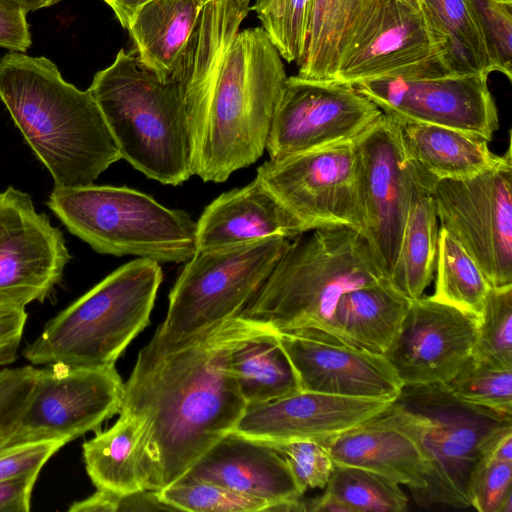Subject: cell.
<instances>
[{
  "mask_svg": "<svg viewBox=\"0 0 512 512\" xmlns=\"http://www.w3.org/2000/svg\"><path fill=\"white\" fill-rule=\"evenodd\" d=\"M250 9L282 59L298 65L306 47L310 0H254Z\"/></svg>",
  "mask_w": 512,
  "mask_h": 512,
  "instance_id": "cell-35",
  "label": "cell"
},
{
  "mask_svg": "<svg viewBox=\"0 0 512 512\" xmlns=\"http://www.w3.org/2000/svg\"><path fill=\"white\" fill-rule=\"evenodd\" d=\"M325 492L347 512H401L408 506V498L399 484L355 466L334 464Z\"/></svg>",
  "mask_w": 512,
  "mask_h": 512,
  "instance_id": "cell-33",
  "label": "cell"
},
{
  "mask_svg": "<svg viewBox=\"0 0 512 512\" xmlns=\"http://www.w3.org/2000/svg\"><path fill=\"white\" fill-rule=\"evenodd\" d=\"M241 7L250 10L251 0H235Z\"/></svg>",
  "mask_w": 512,
  "mask_h": 512,
  "instance_id": "cell-50",
  "label": "cell"
},
{
  "mask_svg": "<svg viewBox=\"0 0 512 512\" xmlns=\"http://www.w3.org/2000/svg\"><path fill=\"white\" fill-rule=\"evenodd\" d=\"M289 244V239L275 236L196 250L176 279L166 317L152 338L175 343L238 316Z\"/></svg>",
  "mask_w": 512,
  "mask_h": 512,
  "instance_id": "cell-9",
  "label": "cell"
},
{
  "mask_svg": "<svg viewBox=\"0 0 512 512\" xmlns=\"http://www.w3.org/2000/svg\"><path fill=\"white\" fill-rule=\"evenodd\" d=\"M355 144L360 163L364 237L389 277L411 201L412 160L398 121L384 113Z\"/></svg>",
  "mask_w": 512,
  "mask_h": 512,
  "instance_id": "cell-16",
  "label": "cell"
},
{
  "mask_svg": "<svg viewBox=\"0 0 512 512\" xmlns=\"http://www.w3.org/2000/svg\"><path fill=\"white\" fill-rule=\"evenodd\" d=\"M67 443L59 439L31 441L0 449V481L40 474L43 466Z\"/></svg>",
  "mask_w": 512,
  "mask_h": 512,
  "instance_id": "cell-42",
  "label": "cell"
},
{
  "mask_svg": "<svg viewBox=\"0 0 512 512\" xmlns=\"http://www.w3.org/2000/svg\"><path fill=\"white\" fill-rule=\"evenodd\" d=\"M310 232L290 242L239 316L275 332L339 343L332 317L341 296L389 277L359 231L337 226Z\"/></svg>",
  "mask_w": 512,
  "mask_h": 512,
  "instance_id": "cell-4",
  "label": "cell"
},
{
  "mask_svg": "<svg viewBox=\"0 0 512 512\" xmlns=\"http://www.w3.org/2000/svg\"><path fill=\"white\" fill-rule=\"evenodd\" d=\"M453 75L447 41L417 0H361L340 41L334 82Z\"/></svg>",
  "mask_w": 512,
  "mask_h": 512,
  "instance_id": "cell-8",
  "label": "cell"
},
{
  "mask_svg": "<svg viewBox=\"0 0 512 512\" xmlns=\"http://www.w3.org/2000/svg\"><path fill=\"white\" fill-rule=\"evenodd\" d=\"M446 387L460 401L512 417V370L486 366L471 358Z\"/></svg>",
  "mask_w": 512,
  "mask_h": 512,
  "instance_id": "cell-37",
  "label": "cell"
},
{
  "mask_svg": "<svg viewBox=\"0 0 512 512\" xmlns=\"http://www.w3.org/2000/svg\"><path fill=\"white\" fill-rule=\"evenodd\" d=\"M411 300L389 278L343 294L332 317L337 341L384 355L400 333Z\"/></svg>",
  "mask_w": 512,
  "mask_h": 512,
  "instance_id": "cell-24",
  "label": "cell"
},
{
  "mask_svg": "<svg viewBox=\"0 0 512 512\" xmlns=\"http://www.w3.org/2000/svg\"><path fill=\"white\" fill-rule=\"evenodd\" d=\"M256 177L305 233L350 227L364 235L360 163L355 141L265 161Z\"/></svg>",
  "mask_w": 512,
  "mask_h": 512,
  "instance_id": "cell-11",
  "label": "cell"
},
{
  "mask_svg": "<svg viewBox=\"0 0 512 512\" xmlns=\"http://www.w3.org/2000/svg\"><path fill=\"white\" fill-rule=\"evenodd\" d=\"M471 358L486 366L512 370V284L490 287Z\"/></svg>",
  "mask_w": 512,
  "mask_h": 512,
  "instance_id": "cell-34",
  "label": "cell"
},
{
  "mask_svg": "<svg viewBox=\"0 0 512 512\" xmlns=\"http://www.w3.org/2000/svg\"><path fill=\"white\" fill-rule=\"evenodd\" d=\"M432 297L479 320L490 284L474 259L446 231L440 229Z\"/></svg>",
  "mask_w": 512,
  "mask_h": 512,
  "instance_id": "cell-31",
  "label": "cell"
},
{
  "mask_svg": "<svg viewBox=\"0 0 512 512\" xmlns=\"http://www.w3.org/2000/svg\"><path fill=\"white\" fill-rule=\"evenodd\" d=\"M39 474L0 481V512H28Z\"/></svg>",
  "mask_w": 512,
  "mask_h": 512,
  "instance_id": "cell-46",
  "label": "cell"
},
{
  "mask_svg": "<svg viewBox=\"0 0 512 512\" xmlns=\"http://www.w3.org/2000/svg\"><path fill=\"white\" fill-rule=\"evenodd\" d=\"M512 462L478 458L468 482L470 507L480 512H512Z\"/></svg>",
  "mask_w": 512,
  "mask_h": 512,
  "instance_id": "cell-38",
  "label": "cell"
},
{
  "mask_svg": "<svg viewBox=\"0 0 512 512\" xmlns=\"http://www.w3.org/2000/svg\"><path fill=\"white\" fill-rule=\"evenodd\" d=\"M0 100L54 187L92 184L121 159L89 90L64 80L44 56L5 54L0 59Z\"/></svg>",
  "mask_w": 512,
  "mask_h": 512,
  "instance_id": "cell-3",
  "label": "cell"
},
{
  "mask_svg": "<svg viewBox=\"0 0 512 512\" xmlns=\"http://www.w3.org/2000/svg\"><path fill=\"white\" fill-rule=\"evenodd\" d=\"M287 462L299 487L325 488L334 468L327 449L317 440L268 442Z\"/></svg>",
  "mask_w": 512,
  "mask_h": 512,
  "instance_id": "cell-39",
  "label": "cell"
},
{
  "mask_svg": "<svg viewBox=\"0 0 512 512\" xmlns=\"http://www.w3.org/2000/svg\"><path fill=\"white\" fill-rule=\"evenodd\" d=\"M121 159L146 177L178 186L191 178V141L178 78L160 80L121 49L88 88Z\"/></svg>",
  "mask_w": 512,
  "mask_h": 512,
  "instance_id": "cell-5",
  "label": "cell"
},
{
  "mask_svg": "<svg viewBox=\"0 0 512 512\" xmlns=\"http://www.w3.org/2000/svg\"><path fill=\"white\" fill-rule=\"evenodd\" d=\"M268 329L238 315L175 343L152 338L139 351L124 383L120 412L144 423L142 468L148 490L181 479L233 431L247 403L232 371L231 353Z\"/></svg>",
  "mask_w": 512,
  "mask_h": 512,
  "instance_id": "cell-1",
  "label": "cell"
},
{
  "mask_svg": "<svg viewBox=\"0 0 512 512\" xmlns=\"http://www.w3.org/2000/svg\"><path fill=\"white\" fill-rule=\"evenodd\" d=\"M301 390L395 401L403 386L386 357L295 332H276Z\"/></svg>",
  "mask_w": 512,
  "mask_h": 512,
  "instance_id": "cell-20",
  "label": "cell"
},
{
  "mask_svg": "<svg viewBox=\"0 0 512 512\" xmlns=\"http://www.w3.org/2000/svg\"><path fill=\"white\" fill-rule=\"evenodd\" d=\"M26 9L15 0H0V47L25 53L32 44Z\"/></svg>",
  "mask_w": 512,
  "mask_h": 512,
  "instance_id": "cell-44",
  "label": "cell"
},
{
  "mask_svg": "<svg viewBox=\"0 0 512 512\" xmlns=\"http://www.w3.org/2000/svg\"><path fill=\"white\" fill-rule=\"evenodd\" d=\"M124 382L115 366L55 362L37 368L33 388L9 445L59 439L66 443L100 431L119 414Z\"/></svg>",
  "mask_w": 512,
  "mask_h": 512,
  "instance_id": "cell-13",
  "label": "cell"
},
{
  "mask_svg": "<svg viewBox=\"0 0 512 512\" xmlns=\"http://www.w3.org/2000/svg\"><path fill=\"white\" fill-rule=\"evenodd\" d=\"M197 1L204 6L206 3L213 1V0H197Z\"/></svg>",
  "mask_w": 512,
  "mask_h": 512,
  "instance_id": "cell-51",
  "label": "cell"
},
{
  "mask_svg": "<svg viewBox=\"0 0 512 512\" xmlns=\"http://www.w3.org/2000/svg\"><path fill=\"white\" fill-rule=\"evenodd\" d=\"M19 2L27 12L35 11L41 8L52 6L62 0H15Z\"/></svg>",
  "mask_w": 512,
  "mask_h": 512,
  "instance_id": "cell-49",
  "label": "cell"
},
{
  "mask_svg": "<svg viewBox=\"0 0 512 512\" xmlns=\"http://www.w3.org/2000/svg\"><path fill=\"white\" fill-rule=\"evenodd\" d=\"M26 321L25 309L0 308V369L16 361Z\"/></svg>",
  "mask_w": 512,
  "mask_h": 512,
  "instance_id": "cell-45",
  "label": "cell"
},
{
  "mask_svg": "<svg viewBox=\"0 0 512 512\" xmlns=\"http://www.w3.org/2000/svg\"><path fill=\"white\" fill-rule=\"evenodd\" d=\"M447 41V63L453 75L495 72L473 0H422Z\"/></svg>",
  "mask_w": 512,
  "mask_h": 512,
  "instance_id": "cell-30",
  "label": "cell"
},
{
  "mask_svg": "<svg viewBox=\"0 0 512 512\" xmlns=\"http://www.w3.org/2000/svg\"><path fill=\"white\" fill-rule=\"evenodd\" d=\"M412 168L410 206L389 280L413 300L421 297L432 281L440 227L434 198L436 179L414 161Z\"/></svg>",
  "mask_w": 512,
  "mask_h": 512,
  "instance_id": "cell-26",
  "label": "cell"
},
{
  "mask_svg": "<svg viewBox=\"0 0 512 512\" xmlns=\"http://www.w3.org/2000/svg\"><path fill=\"white\" fill-rule=\"evenodd\" d=\"M71 256L61 230L38 213L29 194L0 191V308L43 302L61 282Z\"/></svg>",
  "mask_w": 512,
  "mask_h": 512,
  "instance_id": "cell-15",
  "label": "cell"
},
{
  "mask_svg": "<svg viewBox=\"0 0 512 512\" xmlns=\"http://www.w3.org/2000/svg\"><path fill=\"white\" fill-rule=\"evenodd\" d=\"M382 114L354 86L287 77L267 137L269 159L355 141Z\"/></svg>",
  "mask_w": 512,
  "mask_h": 512,
  "instance_id": "cell-14",
  "label": "cell"
},
{
  "mask_svg": "<svg viewBox=\"0 0 512 512\" xmlns=\"http://www.w3.org/2000/svg\"><path fill=\"white\" fill-rule=\"evenodd\" d=\"M478 456L488 461L512 462V420L497 424L482 436Z\"/></svg>",
  "mask_w": 512,
  "mask_h": 512,
  "instance_id": "cell-47",
  "label": "cell"
},
{
  "mask_svg": "<svg viewBox=\"0 0 512 512\" xmlns=\"http://www.w3.org/2000/svg\"><path fill=\"white\" fill-rule=\"evenodd\" d=\"M143 421L120 412L108 429L82 444L86 472L97 489L132 493L147 489L142 468Z\"/></svg>",
  "mask_w": 512,
  "mask_h": 512,
  "instance_id": "cell-28",
  "label": "cell"
},
{
  "mask_svg": "<svg viewBox=\"0 0 512 512\" xmlns=\"http://www.w3.org/2000/svg\"><path fill=\"white\" fill-rule=\"evenodd\" d=\"M430 420L398 399L364 422L319 440L335 464L364 468L412 493L426 487L432 470L427 447Z\"/></svg>",
  "mask_w": 512,
  "mask_h": 512,
  "instance_id": "cell-19",
  "label": "cell"
},
{
  "mask_svg": "<svg viewBox=\"0 0 512 512\" xmlns=\"http://www.w3.org/2000/svg\"><path fill=\"white\" fill-rule=\"evenodd\" d=\"M248 12L235 0L206 3L174 77L183 88L192 175L204 182H225L263 155L287 80L264 30H240Z\"/></svg>",
  "mask_w": 512,
  "mask_h": 512,
  "instance_id": "cell-2",
  "label": "cell"
},
{
  "mask_svg": "<svg viewBox=\"0 0 512 512\" xmlns=\"http://www.w3.org/2000/svg\"><path fill=\"white\" fill-rule=\"evenodd\" d=\"M477 327L476 317L422 295L384 356L403 387L446 385L471 359Z\"/></svg>",
  "mask_w": 512,
  "mask_h": 512,
  "instance_id": "cell-18",
  "label": "cell"
},
{
  "mask_svg": "<svg viewBox=\"0 0 512 512\" xmlns=\"http://www.w3.org/2000/svg\"><path fill=\"white\" fill-rule=\"evenodd\" d=\"M177 511L162 501L155 490L118 493L97 489L90 496L73 502L69 512Z\"/></svg>",
  "mask_w": 512,
  "mask_h": 512,
  "instance_id": "cell-43",
  "label": "cell"
},
{
  "mask_svg": "<svg viewBox=\"0 0 512 512\" xmlns=\"http://www.w3.org/2000/svg\"><path fill=\"white\" fill-rule=\"evenodd\" d=\"M162 501L177 511L193 512H257L267 511L271 504L207 481L182 477L158 491Z\"/></svg>",
  "mask_w": 512,
  "mask_h": 512,
  "instance_id": "cell-36",
  "label": "cell"
},
{
  "mask_svg": "<svg viewBox=\"0 0 512 512\" xmlns=\"http://www.w3.org/2000/svg\"><path fill=\"white\" fill-rule=\"evenodd\" d=\"M47 206L101 254L183 263L195 253L196 222L128 187L89 184L51 191Z\"/></svg>",
  "mask_w": 512,
  "mask_h": 512,
  "instance_id": "cell-7",
  "label": "cell"
},
{
  "mask_svg": "<svg viewBox=\"0 0 512 512\" xmlns=\"http://www.w3.org/2000/svg\"><path fill=\"white\" fill-rule=\"evenodd\" d=\"M430 420L427 447L432 470L426 487L412 493L421 507L468 508L467 482L478 460L482 436L503 421L512 420L454 397L446 385L403 387L398 398Z\"/></svg>",
  "mask_w": 512,
  "mask_h": 512,
  "instance_id": "cell-12",
  "label": "cell"
},
{
  "mask_svg": "<svg viewBox=\"0 0 512 512\" xmlns=\"http://www.w3.org/2000/svg\"><path fill=\"white\" fill-rule=\"evenodd\" d=\"M202 9L197 0H150L134 15L127 30L136 56L160 80L174 79Z\"/></svg>",
  "mask_w": 512,
  "mask_h": 512,
  "instance_id": "cell-25",
  "label": "cell"
},
{
  "mask_svg": "<svg viewBox=\"0 0 512 512\" xmlns=\"http://www.w3.org/2000/svg\"><path fill=\"white\" fill-rule=\"evenodd\" d=\"M487 74L385 78L354 87L385 115L458 129L490 141L499 115Z\"/></svg>",
  "mask_w": 512,
  "mask_h": 512,
  "instance_id": "cell-17",
  "label": "cell"
},
{
  "mask_svg": "<svg viewBox=\"0 0 512 512\" xmlns=\"http://www.w3.org/2000/svg\"><path fill=\"white\" fill-rule=\"evenodd\" d=\"M183 477L263 499L270 508L304 495L286 460L268 442L235 432L216 442Z\"/></svg>",
  "mask_w": 512,
  "mask_h": 512,
  "instance_id": "cell-22",
  "label": "cell"
},
{
  "mask_svg": "<svg viewBox=\"0 0 512 512\" xmlns=\"http://www.w3.org/2000/svg\"><path fill=\"white\" fill-rule=\"evenodd\" d=\"M114 12L115 17L125 29L129 27L136 12L150 0H103Z\"/></svg>",
  "mask_w": 512,
  "mask_h": 512,
  "instance_id": "cell-48",
  "label": "cell"
},
{
  "mask_svg": "<svg viewBox=\"0 0 512 512\" xmlns=\"http://www.w3.org/2000/svg\"><path fill=\"white\" fill-rule=\"evenodd\" d=\"M37 368L0 369V449L8 446L30 397Z\"/></svg>",
  "mask_w": 512,
  "mask_h": 512,
  "instance_id": "cell-41",
  "label": "cell"
},
{
  "mask_svg": "<svg viewBox=\"0 0 512 512\" xmlns=\"http://www.w3.org/2000/svg\"><path fill=\"white\" fill-rule=\"evenodd\" d=\"M495 72L512 80V0H473Z\"/></svg>",
  "mask_w": 512,
  "mask_h": 512,
  "instance_id": "cell-40",
  "label": "cell"
},
{
  "mask_svg": "<svg viewBox=\"0 0 512 512\" xmlns=\"http://www.w3.org/2000/svg\"><path fill=\"white\" fill-rule=\"evenodd\" d=\"M162 279L149 258L120 266L50 319L22 355L33 365L115 366L149 324Z\"/></svg>",
  "mask_w": 512,
  "mask_h": 512,
  "instance_id": "cell-6",
  "label": "cell"
},
{
  "mask_svg": "<svg viewBox=\"0 0 512 512\" xmlns=\"http://www.w3.org/2000/svg\"><path fill=\"white\" fill-rule=\"evenodd\" d=\"M440 229L474 259L490 286L512 284V148L472 177L434 183Z\"/></svg>",
  "mask_w": 512,
  "mask_h": 512,
  "instance_id": "cell-10",
  "label": "cell"
},
{
  "mask_svg": "<svg viewBox=\"0 0 512 512\" xmlns=\"http://www.w3.org/2000/svg\"><path fill=\"white\" fill-rule=\"evenodd\" d=\"M302 226L264 183L255 179L215 198L196 222V250L304 234Z\"/></svg>",
  "mask_w": 512,
  "mask_h": 512,
  "instance_id": "cell-23",
  "label": "cell"
},
{
  "mask_svg": "<svg viewBox=\"0 0 512 512\" xmlns=\"http://www.w3.org/2000/svg\"><path fill=\"white\" fill-rule=\"evenodd\" d=\"M417 1H420V2H422V0H417Z\"/></svg>",
  "mask_w": 512,
  "mask_h": 512,
  "instance_id": "cell-52",
  "label": "cell"
},
{
  "mask_svg": "<svg viewBox=\"0 0 512 512\" xmlns=\"http://www.w3.org/2000/svg\"><path fill=\"white\" fill-rule=\"evenodd\" d=\"M361 0H310L308 32L298 76L332 81L343 33Z\"/></svg>",
  "mask_w": 512,
  "mask_h": 512,
  "instance_id": "cell-32",
  "label": "cell"
},
{
  "mask_svg": "<svg viewBox=\"0 0 512 512\" xmlns=\"http://www.w3.org/2000/svg\"><path fill=\"white\" fill-rule=\"evenodd\" d=\"M231 367L247 404L301 391L294 368L272 329L252 335L235 347Z\"/></svg>",
  "mask_w": 512,
  "mask_h": 512,
  "instance_id": "cell-29",
  "label": "cell"
},
{
  "mask_svg": "<svg viewBox=\"0 0 512 512\" xmlns=\"http://www.w3.org/2000/svg\"><path fill=\"white\" fill-rule=\"evenodd\" d=\"M394 401L299 392L247 404L232 432L265 442L322 440L385 410Z\"/></svg>",
  "mask_w": 512,
  "mask_h": 512,
  "instance_id": "cell-21",
  "label": "cell"
},
{
  "mask_svg": "<svg viewBox=\"0 0 512 512\" xmlns=\"http://www.w3.org/2000/svg\"><path fill=\"white\" fill-rule=\"evenodd\" d=\"M409 158L436 180L463 179L494 166L500 159L486 139L458 129L398 120Z\"/></svg>",
  "mask_w": 512,
  "mask_h": 512,
  "instance_id": "cell-27",
  "label": "cell"
}]
</instances>
